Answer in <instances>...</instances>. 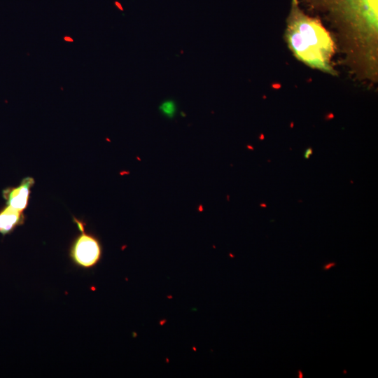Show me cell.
<instances>
[{
	"label": "cell",
	"mask_w": 378,
	"mask_h": 378,
	"mask_svg": "<svg viewBox=\"0 0 378 378\" xmlns=\"http://www.w3.org/2000/svg\"><path fill=\"white\" fill-rule=\"evenodd\" d=\"M80 233L74 239L69 248V256L78 267L89 269L99 261L102 256V246L98 239L92 234L85 232L84 223L74 218Z\"/></svg>",
	"instance_id": "obj_3"
},
{
	"label": "cell",
	"mask_w": 378,
	"mask_h": 378,
	"mask_svg": "<svg viewBox=\"0 0 378 378\" xmlns=\"http://www.w3.org/2000/svg\"><path fill=\"white\" fill-rule=\"evenodd\" d=\"M24 220L23 212L6 205L0 209V233L3 235L11 233L18 226L22 225Z\"/></svg>",
	"instance_id": "obj_5"
},
{
	"label": "cell",
	"mask_w": 378,
	"mask_h": 378,
	"mask_svg": "<svg viewBox=\"0 0 378 378\" xmlns=\"http://www.w3.org/2000/svg\"><path fill=\"white\" fill-rule=\"evenodd\" d=\"M313 153V150L312 148H308L305 150L304 153V158L305 159H309L310 155H312Z\"/></svg>",
	"instance_id": "obj_7"
},
{
	"label": "cell",
	"mask_w": 378,
	"mask_h": 378,
	"mask_svg": "<svg viewBox=\"0 0 378 378\" xmlns=\"http://www.w3.org/2000/svg\"><path fill=\"white\" fill-rule=\"evenodd\" d=\"M299 374H300L299 377H303V375H302V373H301L300 371H299Z\"/></svg>",
	"instance_id": "obj_11"
},
{
	"label": "cell",
	"mask_w": 378,
	"mask_h": 378,
	"mask_svg": "<svg viewBox=\"0 0 378 378\" xmlns=\"http://www.w3.org/2000/svg\"><path fill=\"white\" fill-rule=\"evenodd\" d=\"M162 111L167 115H172L174 111V104L172 102H166L161 106Z\"/></svg>",
	"instance_id": "obj_6"
},
{
	"label": "cell",
	"mask_w": 378,
	"mask_h": 378,
	"mask_svg": "<svg viewBox=\"0 0 378 378\" xmlns=\"http://www.w3.org/2000/svg\"><path fill=\"white\" fill-rule=\"evenodd\" d=\"M34 183V179L29 176L24 178L18 186L4 189L2 196L6 200V204L23 212L29 204L31 188Z\"/></svg>",
	"instance_id": "obj_4"
},
{
	"label": "cell",
	"mask_w": 378,
	"mask_h": 378,
	"mask_svg": "<svg viewBox=\"0 0 378 378\" xmlns=\"http://www.w3.org/2000/svg\"><path fill=\"white\" fill-rule=\"evenodd\" d=\"M292 1H298V0H292Z\"/></svg>",
	"instance_id": "obj_12"
},
{
	"label": "cell",
	"mask_w": 378,
	"mask_h": 378,
	"mask_svg": "<svg viewBox=\"0 0 378 378\" xmlns=\"http://www.w3.org/2000/svg\"><path fill=\"white\" fill-rule=\"evenodd\" d=\"M63 39L66 42H71V43L74 42V38L71 36H64L63 37Z\"/></svg>",
	"instance_id": "obj_8"
},
{
	"label": "cell",
	"mask_w": 378,
	"mask_h": 378,
	"mask_svg": "<svg viewBox=\"0 0 378 378\" xmlns=\"http://www.w3.org/2000/svg\"><path fill=\"white\" fill-rule=\"evenodd\" d=\"M340 29L348 57L368 78L377 71V0H320Z\"/></svg>",
	"instance_id": "obj_1"
},
{
	"label": "cell",
	"mask_w": 378,
	"mask_h": 378,
	"mask_svg": "<svg viewBox=\"0 0 378 378\" xmlns=\"http://www.w3.org/2000/svg\"><path fill=\"white\" fill-rule=\"evenodd\" d=\"M335 263L334 262H331V263H328L326 265L324 266V270H328L330 268H331L332 267L335 266Z\"/></svg>",
	"instance_id": "obj_9"
},
{
	"label": "cell",
	"mask_w": 378,
	"mask_h": 378,
	"mask_svg": "<svg viewBox=\"0 0 378 378\" xmlns=\"http://www.w3.org/2000/svg\"><path fill=\"white\" fill-rule=\"evenodd\" d=\"M286 39L295 57L304 64L335 75L331 63L335 43L321 21L306 15L292 1L286 21Z\"/></svg>",
	"instance_id": "obj_2"
},
{
	"label": "cell",
	"mask_w": 378,
	"mask_h": 378,
	"mask_svg": "<svg viewBox=\"0 0 378 378\" xmlns=\"http://www.w3.org/2000/svg\"><path fill=\"white\" fill-rule=\"evenodd\" d=\"M115 5H118L120 9L122 10L121 6L118 4V2H115Z\"/></svg>",
	"instance_id": "obj_10"
}]
</instances>
